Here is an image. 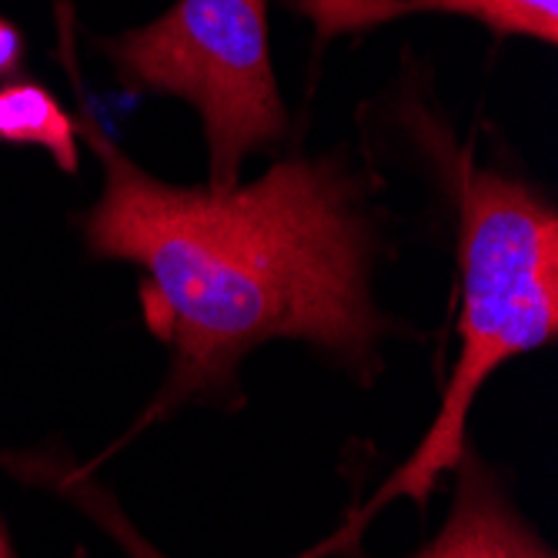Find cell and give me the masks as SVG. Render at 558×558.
I'll list each match as a JSON object with an SVG mask.
<instances>
[{"instance_id": "52a82bcc", "label": "cell", "mask_w": 558, "mask_h": 558, "mask_svg": "<svg viewBox=\"0 0 558 558\" xmlns=\"http://www.w3.org/2000/svg\"><path fill=\"white\" fill-rule=\"evenodd\" d=\"M0 144L37 147L64 174L81 171V128L61 97L40 81L14 77L0 84Z\"/></svg>"}, {"instance_id": "ba28073f", "label": "cell", "mask_w": 558, "mask_h": 558, "mask_svg": "<svg viewBox=\"0 0 558 558\" xmlns=\"http://www.w3.org/2000/svg\"><path fill=\"white\" fill-rule=\"evenodd\" d=\"M24 68H27V40H24V31L11 17L0 14V84L21 77Z\"/></svg>"}, {"instance_id": "8992f818", "label": "cell", "mask_w": 558, "mask_h": 558, "mask_svg": "<svg viewBox=\"0 0 558 558\" xmlns=\"http://www.w3.org/2000/svg\"><path fill=\"white\" fill-rule=\"evenodd\" d=\"M0 465H4L11 475L24 478L27 485L34 482V485H40L47 492L68 498L71 505H77V509L87 519H94L97 529H105L124 548L128 558H165L155 545H150L128 522V515L121 512L114 492H108L87 469H81L77 462H71L68 454L58 451L54 445L44 448V451H4V454H0ZM359 535H362V525H359V519L351 515L331 538H325L322 545L308 548L304 555H294V558H328V555H335L341 545L354 542Z\"/></svg>"}, {"instance_id": "277c9868", "label": "cell", "mask_w": 558, "mask_h": 558, "mask_svg": "<svg viewBox=\"0 0 558 558\" xmlns=\"http://www.w3.org/2000/svg\"><path fill=\"white\" fill-rule=\"evenodd\" d=\"M454 475L459 485L441 532L409 558H558L525 522L501 478L478 459L472 445H465ZM335 555L368 558L359 551V538L341 545Z\"/></svg>"}, {"instance_id": "7a4b0ae2", "label": "cell", "mask_w": 558, "mask_h": 558, "mask_svg": "<svg viewBox=\"0 0 558 558\" xmlns=\"http://www.w3.org/2000/svg\"><path fill=\"white\" fill-rule=\"evenodd\" d=\"M418 141L425 144L459 218V359L441 391L438 415L418 448L388 482L354 512L372 522L395 498L418 509L454 472L469 445V415L485 381L519 354L538 351L558 335V211L532 181L475 165L469 150H454L432 118L418 111Z\"/></svg>"}, {"instance_id": "5b68a950", "label": "cell", "mask_w": 558, "mask_h": 558, "mask_svg": "<svg viewBox=\"0 0 558 558\" xmlns=\"http://www.w3.org/2000/svg\"><path fill=\"white\" fill-rule=\"evenodd\" d=\"M284 8L315 27L318 44L415 14L469 17L495 37H525L545 47L558 44V0H284Z\"/></svg>"}, {"instance_id": "3957f363", "label": "cell", "mask_w": 558, "mask_h": 558, "mask_svg": "<svg viewBox=\"0 0 558 558\" xmlns=\"http://www.w3.org/2000/svg\"><path fill=\"white\" fill-rule=\"evenodd\" d=\"M97 50L121 87L181 97L197 111L215 191L238 187L244 161L288 134L268 0H174L161 17L100 37Z\"/></svg>"}, {"instance_id": "6da1fadb", "label": "cell", "mask_w": 558, "mask_h": 558, "mask_svg": "<svg viewBox=\"0 0 558 558\" xmlns=\"http://www.w3.org/2000/svg\"><path fill=\"white\" fill-rule=\"evenodd\" d=\"M105 184L81 218L94 258L141 268L144 318L171 368L124 435L187 404L241 409V362L265 341H304L362 385L398 328L372 298L378 234L368 181L341 150L284 158L231 191L178 187L77 118Z\"/></svg>"}, {"instance_id": "9c48e42d", "label": "cell", "mask_w": 558, "mask_h": 558, "mask_svg": "<svg viewBox=\"0 0 558 558\" xmlns=\"http://www.w3.org/2000/svg\"><path fill=\"white\" fill-rule=\"evenodd\" d=\"M0 558H17V555H14V545H11V535H8L4 519H0Z\"/></svg>"}]
</instances>
